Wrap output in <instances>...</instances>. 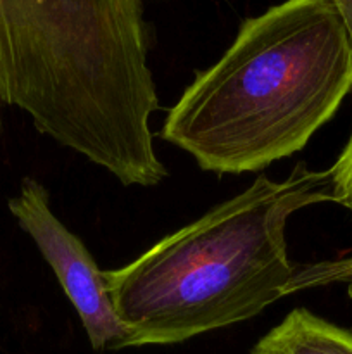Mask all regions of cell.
<instances>
[{"label":"cell","mask_w":352,"mask_h":354,"mask_svg":"<svg viewBox=\"0 0 352 354\" xmlns=\"http://www.w3.org/2000/svg\"><path fill=\"white\" fill-rule=\"evenodd\" d=\"M320 203H335L331 171L299 162L283 182L261 175L133 263L104 272L128 348L185 342L295 292L299 265L286 256V221Z\"/></svg>","instance_id":"cell-2"},{"label":"cell","mask_w":352,"mask_h":354,"mask_svg":"<svg viewBox=\"0 0 352 354\" xmlns=\"http://www.w3.org/2000/svg\"><path fill=\"white\" fill-rule=\"evenodd\" d=\"M330 283H347L349 297L352 299V256L335 261H321L314 265H299L293 282V290L323 287Z\"/></svg>","instance_id":"cell-5"},{"label":"cell","mask_w":352,"mask_h":354,"mask_svg":"<svg viewBox=\"0 0 352 354\" xmlns=\"http://www.w3.org/2000/svg\"><path fill=\"white\" fill-rule=\"evenodd\" d=\"M328 2L333 6V9L337 10V14L340 16L342 23H344L352 44V0H328Z\"/></svg>","instance_id":"cell-7"},{"label":"cell","mask_w":352,"mask_h":354,"mask_svg":"<svg viewBox=\"0 0 352 354\" xmlns=\"http://www.w3.org/2000/svg\"><path fill=\"white\" fill-rule=\"evenodd\" d=\"M9 209L54 270L92 348L97 351L128 348V330L114 310L106 275L85 244L52 213L45 187L24 178L19 196L9 201Z\"/></svg>","instance_id":"cell-3"},{"label":"cell","mask_w":352,"mask_h":354,"mask_svg":"<svg viewBox=\"0 0 352 354\" xmlns=\"http://www.w3.org/2000/svg\"><path fill=\"white\" fill-rule=\"evenodd\" d=\"M330 171L333 178L335 203L347 207L352 213V135Z\"/></svg>","instance_id":"cell-6"},{"label":"cell","mask_w":352,"mask_h":354,"mask_svg":"<svg viewBox=\"0 0 352 354\" xmlns=\"http://www.w3.org/2000/svg\"><path fill=\"white\" fill-rule=\"evenodd\" d=\"M0 130H2V113H0Z\"/></svg>","instance_id":"cell-8"},{"label":"cell","mask_w":352,"mask_h":354,"mask_svg":"<svg viewBox=\"0 0 352 354\" xmlns=\"http://www.w3.org/2000/svg\"><path fill=\"white\" fill-rule=\"evenodd\" d=\"M352 88V44L328 0L244 21L171 107L161 137L206 171H259L306 147Z\"/></svg>","instance_id":"cell-1"},{"label":"cell","mask_w":352,"mask_h":354,"mask_svg":"<svg viewBox=\"0 0 352 354\" xmlns=\"http://www.w3.org/2000/svg\"><path fill=\"white\" fill-rule=\"evenodd\" d=\"M251 354H352V332L306 308H297L271 328Z\"/></svg>","instance_id":"cell-4"}]
</instances>
